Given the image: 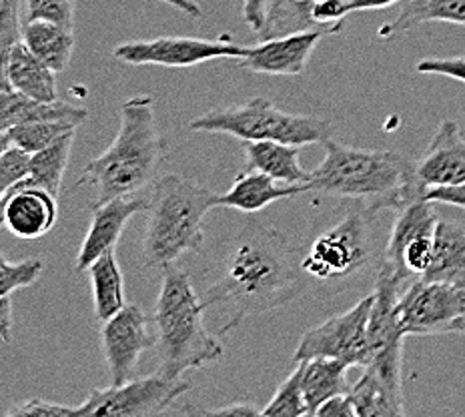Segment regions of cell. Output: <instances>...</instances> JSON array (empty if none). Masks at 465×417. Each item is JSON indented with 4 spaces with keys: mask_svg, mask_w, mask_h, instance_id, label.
<instances>
[{
    "mask_svg": "<svg viewBox=\"0 0 465 417\" xmlns=\"http://www.w3.org/2000/svg\"><path fill=\"white\" fill-rule=\"evenodd\" d=\"M33 153H28L16 144L3 147L0 154V193H6L18 183H23L31 174Z\"/></svg>",
    "mask_w": 465,
    "mask_h": 417,
    "instance_id": "d6a6232c",
    "label": "cell"
},
{
    "mask_svg": "<svg viewBox=\"0 0 465 417\" xmlns=\"http://www.w3.org/2000/svg\"><path fill=\"white\" fill-rule=\"evenodd\" d=\"M465 312V289L445 281L415 279L397 302V322L405 335H441Z\"/></svg>",
    "mask_w": 465,
    "mask_h": 417,
    "instance_id": "30bf717a",
    "label": "cell"
},
{
    "mask_svg": "<svg viewBox=\"0 0 465 417\" xmlns=\"http://www.w3.org/2000/svg\"><path fill=\"white\" fill-rule=\"evenodd\" d=\"M0 332H3V342L8 343L13 339V303L11 295L0 297Z\"/></svg>",
    "mask_w": 465,
    "mask_h": 417,
    "instance_id": "60d3db41",
    "label": "cell"
},
{
    "mask_svg": "<svg viewBox=\"0 0 465 417\" xmlns=\"http://www.w3.org/2000/svg\"><path fill=\"white\" fill-rule=\"evenodd\" d=\"M167 151V139L154 116V99L151 94L131 96L121 106V127L111 147L86 164L74 187L93 185L96 189L93 205L134 197L157 181Z\"/></svg>",
    "mask_w": 465,
    "mask_h": 417,
    "instance_id": "277c9868",
    "label": "cell"
},
{
    "mask_svg": "<svg viewBox=\"0 0 465 417\" xmlns=\"http://www.w3.org/2000/svg\"><path fill=\"white\" fill-rule=\"evenodd\" d=\"M420 185L435 187L465 185V137L455 121H443L433 134L428 151L415 163Z\"/></svg>",
    "mask_w": 465,
    "mask_h": 417,
    "instance_id": "9a60e30c",
    "label": "cell"
},
{
    "mask_svg": "<svg viewBox=\"0 0 465 417\" xmlns=\"http://www.w3.org/2000/svg\"><path fill=\"white\" fill-rule=\"evenodd\" d=\"M191 390L185 377H167L154 373L141 380H129L123 385L106 390H93L84 403L76 407L79 415H109V417H144L167 413L169 407Z\"/></svg>",
    "mask_w": 465,
    "mask_h": 417,
    "instance_id": "9c48e42d",
    "label": "cell"
},
{
    "mask_svg": "<svg viewBox=\"0 0 465 417\" xmlns=\"http://www.w3.org/2000/svg\"><path fill=\"white\" fill-rule=\"evenodd\" d=\"M450 333H463V335H465V312H463V315L458 319V322H455V323L451 325Z\"/></svg>",
    "mask_w": 465,
    "mask_h": 417,
    "instance_id": "ee69618b",
    "label": "cell"
},
{
    "mask_svg": "<svg viewBox=\"0 0 465 417\" xmlns=\"http://www.w3.org/2000/svg\"><path fill=\"white\" fill-rule=\"evenodd\" d=\"M271 0H243V21L255 35L265 26Z\"/></svg>",
    "mask_w": 465,
    "mask_h": 417,
    "instance_id": "74e56055",
    "label": "cell"
},
{
    "mask_svg": "<svg viewBox=\"0 0 465 417\" xmlns=\"http://www.w3.org/2000/svg\"><path fill=\"white\" fill-rule=\"evenodd\" d=\"M74 133L76 131L64 134L63 139L53 143L51 147L35 153L33 163H31V174H28L23 183H18V185L41 187L48 193H53L54 197L61 195L64 171H66V164H69V157L74 143Z\"/></svg>",
    "mask_w": 465,
    "mask_h": 417,
    "instance_id": "83f0119b",
    "label": "cell"
},
{
    "mask_svg": "<svg viewBox=\"0 0 465 417\" xmlns=\"http://www.w3.org/2000/svg\"><path fill=\"white\" fill-rule=\"evenodd\" d=\"M205 312L207 307L185 271L174 265L164 267L154 305L159 373L183 377V373L201 370L225 355L223 343L207 332L203 319Z\"/></svg>",
    "mask_w": 465,
    "mask_h": 417,
    "instance_id": "8992f818",
    "label": "cell"
},
{
    "mask_svg": "<svg viewBox=\"0 0 465 417\" xmlns=\"http://www.w3.org/2000/svg\"><path fill=\"white\" fill-rule=\"evenodd\" d=\"M415 71L420 74H438L448 79L465 83V56L451 58H423L415 65Z\"/></svg>",
    "mask_w": 465,
    "mask_h": 417,
    "instance_id": "d590c367",
    "label": "cell"
},
{
    "mask_svg": "<svg viewBox=\"0 0 465 417\" xmlns=\"http://www.w3.org/2000/svg\"><path fill=\"white\" fill-rule=\"evenodd\" d=\"M380 213L355 201V207L331 213L315 223L303 247L307 287L331 299L375 281L383 257H377L375 225Z\"/></svg>",
    "mask_w": 465,
    "mask_h": 417,
    "instance_id": "3957f363",
    "label": "cell"
},
{
    "mask_svg": "<svg viewBox=\"0 0 465 417\" xmlns=\"http://www.w3.org/2000/svg\"><path fill=\"white\" fill-rule=\"evenodd\" d=\"M91 287H93V307L94 317L101 323L109 322L121 309L127 307V295H124V279L114 251H109L99 257L89 267Z\"/></svg>",
    "mask_w": 465,
    "mask_h": 417,
    "instance_id": "d4e9b609",
    "label": "cell"
},
{
    "mask_svg": "<svg viewBox=\"0 0 465 417\" xmlns=\"http://www.w3.org/2000/svg\"><path fill=\"white\" fill-rule=\"evenodd\" d=\"M58 217L56 197L41 187L15 185L3 193V223L15 237L36 241L51 233Z\"/></svg>",
    "mask_w": 465,
    "mask_h": 417,
    "instance_id": "2e32d148",
    "label": "cell"
},
{
    "mask_svg": "<svg viewBox=\"0 0 465 417\" xmlns=\"http://www.w3.org/2000/svg\"><path fill=\"white\" fill-rule=\"evenodd\" d=\"M425 197L433 203H443V205H453L465 209V185L455 187H435L425 193Z\"/></svg>",
    "mask_w": 465,
    "mask_h": 417,
    "instance_id": "f35d334b",
    "label": "cell"
},
{
    "mask_svg": "<svg viewBox=\"0 0 465 417\" xmlns=\"http://www.w3.org/2000/svg\"><path fill=\"white\" fill-rule=\"evenodd\" d=\"M245 169L261 171L279 183L289 185H303L312 181V173H307L299 163V144H287L279 141H243Z\"/></svg>",
    "mask_w": 465,
    "mask_h": 417,
    "instance_id": "ffe728a7",
    "label": "cell"
},
{
    "mask_svg": "<svg viewBox=\"0 0 465 417\" xmlns=\"http://www.w3.org/2000/svg\"><path fill=\"white\" fill-rule=\"evenodd\" d=\"M349 397L357 417H400L405 415L403 393L393 392L380 377L363 370L361 377L349 387Z\"/></svg>",
    "mask_w": 465,
    "mask_h": 417,
    "instance_id": "484cf974",
    "label": "cell"
},
{
    "mask_svg": "<svg viewBox=\"0 0 465 417\" xmlns=\"http://www.w3.org/2000/svg\"><path fill=\"white\" fill-rule=\"evenodd\" d=\"M400 3V0H349V15L363 13V11H381Z\"/></svg>",
    "mask_w": 465,
    "mask_h": 417,
    "instance_id": "b9f144b4",
    "label": "cell"
},
{
    "mask_svg": "<svg viewBox=\"0 0 465 417\" xmlns=\"http://www.w3.org/2000/svg\"><path fill=\"white\" fill-rule=\"evenodd\" d=\"M3 86H13L31 99L56 101V73L46 66L23 41L3 53Z\"/></svg>",
    "mask_w": 465,
    "mask_h": 417,
    "instance_id": "e0dca14e",
    "label": "cell"
},
{
    "mask_svg": "<svg viewBox=\"0 0 465 417\" xmlns=\"http://www.w3.org/2000/svg\"><path fill=\"white\" fill-rule=\"evenodd\" d=\"M249 55V46L232 45L229 38L207 41V38L191 36H159L151 41L123 43L113 51L116 61L133 66L153 65L169 66V69H189L217 58H243Z\"/></svg>",
    "mask_w": 465,
    "mask_h": 417,
    "instance_id": "8fae6325",
    "label": "cell"
},
{
    "mask_svg": "<svg viewBox=\"0 0 465 417\" xmlns=\"http://www.w3.org/2000/svg\"><path fill=\"white\" fill-rule=\"evenodd\" d=\"M261 415L265 417H302L309 415L307 403L303 397V387H302V365L297 363L287 380L277 387L275 395L271 397L267 407L261 410Z\"/></svg>",
    "mask_w": 465,
    "mask_h": 417,
    "instance_id": "f546056e",
    "label": "cell"
},
{
    "mask_svg": "<svg viewBox=\"0 0 465 417\" xmlns=\"http://www.w3.org/2000/svg\"><path fill=\"white\" fill-rule=\"evenodd\" d=\"M193 133H221L239 141H279L287 144H315L331 139V123L317 116L293 114L279 109L265 96L245 104L203 113L189 123Z\"/></svg>",
    "mask_w": 465,
    "mask_h": 417,
    "instance_id": "52a82bcc",
    "label": "cell"
},
{
    "mask_svg": "<svg viewBox=\"0 0 465 417\" xmlns=\"http://www.w3.org/2000/svg\"><path fill=\"white\" fill-rule=\"evenodd\" d=\"M187 413H203V415H237V417H249V415H261V410L257 405L253 403H241V402H235L231 405H223V407H217V410H201V412H195V410H189Z\"/></svg>",
    "mask_w": 465,
    "mask_h": 417,
    "instance_id": "ab89813d",
    "label": "cell"
},
{
    "mask_svg": "<svg viewBox=\"0 0 465 417\" xmlns=\"http://www.w3.org/2000/svg\"><path fill=\"white\" fill-rule=\"evenodd\" d=\"M23 5L25 0H0V41L3 43H15L23 36Z\"/></svg>",
    "mask_w": 465,
    "mask_h": 417,
    "instance_id": "836d02e7",
    "label": "cell"
},
{
    "mask_svg": "<svg viewBox=\"0 0 465 417\" xmlns=\"http://www.w3.org/2000/svg\"><path fill=\"white\" fill-rule=\"evenodd\" d=\"M149 197H116L111 201H104L101 205H93V217L91 227L86 231L83 245L79 249V257H76L74 271L83 273L89 271V267L96 259L103 257L109 251H114L119 245L121 235L127 223L141 211H147Z\"/></svg>",
    "mask_w": 465,
    "mask_h": 417,
    "instance_id": "4fadbf2b",
    "label": "cell"
},
{
    "mask_svg": "<svg viewBox=\"0 0 465 417\" xmlns=\"http://www.w3.org/2000/svg\"><path fill=\"white\" fill-rule=\"evenodd\" d=\"M23 43L54 73H64L74 51V28L51 21H25Z\"/></svg>",
    "mask_w": 465,
    "mask_h": 417,
    "instance_id": "603a6c76",
    "label": "cell"
},
{
    "mask_svg": "<svg viewBox=\"0 0 465 417\" xmlns=\"http://www.w3.org/2000/svg\"><path fill=\"white\" fill-rule=\"evenodd\" d=\"M302 257L303 247L291 243L281 231L247 223L231 239L203 297L207 309L219 303L229 307V322L219 333H229L249 317L273 312L302 295L307 287Z\"/></svg>",
    "mask_w": 465,
    "mask_h": 417,
    "instance_id": "6da1fadb",
    "label": "cell"
},
{
    "mask_svg": "<svg viewBox=\"0 0 465 417\" xmlns=\"http://www.w3.org/2000/svg\"><path fill=\"white\" fill-rule=\"evenodd\" d=\"M425 23L465 26V0H407L400 15L380 28V38L400 36Z\"/></svg>",
    "mask_w": 465,
    "mask_h": 417,
    "instance_id": "cb8c5ba5",
    "label": "cell"
},
{
    "mask_svg": "<svg viewBox=\"0 0 465 417\" xmlns=\"http://www.w3.org/2000/svg\"><path fill=\"white\" fill-rule=\"evenodd\" d=\"M373 293L360 299L347 312L329 317L302 337L293 360L295 363L313 357H331L349 367H365L370 363V317Z\"/></svg>",
    "mask_w": 465,
    "mask_h": 417,
    "instance_id": "ba28073f",
    "label": "cell"
},
{
    "mask_svg": "<svg viewBox=\"0 0 465 417\" xmlns=\"http://www.w3.org/2000/svg\"><path fill=\"white\" fill-rule=\"evenodd\" d=\"M0 133L13 129L15 124L41 121H66L81 127L89 116L84 106L58 99L51 103L36 101L15 91L13 86H0Z\"/></svg>",
    "mask_w": 465,
    "mask_h": 417,
    "instance_id": "d6986e66",
    "label": "cell"
},
{
    "mask_svg": "<svg viewBox=\"0 0 465 417\" xmlns=\"http://www.w3.org/2000/svg\"><path fill=\"white\" fill-rule=\"evenodd\" d=\"M45 263L41 259H25L11 263L8 257L0 255V297L11 295L16 289L35 285L43 275Z\"/></svg>",
    "mask_w": 465,
    "mask_h": 417,
    "instance_id": "4dcf8cb0",
    "label": "cell"
},
{
    "mask_svg": "<svg viewBox=\"0 0 465 417\" xmlns=\"http://www.w3.org/2000/svg\"><path fill=\"white\" fill-rule=\"evenodd\" d=\"M319 3L322 0H271L267 21L265 26L261 28L259 38L261 41H267V38L287 36L295 33L322 31L313 16V11Z\"/></svg>",
    "mask_w": 465,
    "mask_h": 417,
    "instance_id": "4316f807",
    "label": "cell"
},
{
    "mask_svg": "<svg viewBox=\"0 0 465 417\" xmlns=\"http://www.w3.org/2000/svg\"><path fill=\"white\" fill-rule=\"evenodd\" d=\"M325 157L312 171L309 193L322 199L360 201L373 211H400L425 195L415 163L405 154L380 149H357L327 139Z\"/></svg>",
    "mask_w": 465,
    "mask_h": 417,
    "instance_id": "7a4b0ae2",
    "label": "cell"
},
{
    "mask_svg": "<svg viewBox=\"0 0 465 417\" xmlns=\"http://www.w3.org/2000/svg\"><path fill=\"white\" fill-rule=\"evenodd\" d=\"M325 35V31H307L267 38L263 43L249 46V55L239 58V66L257 74L299 76L307 69L309 58Z\"/></svg>",
    "mask_w": 465,
    "mask_h": 417,
    "instance_id": "5bb4252c",
    "label": "cell"
},
{
    "mask_svg": "<svg viewBox=\"0 0 465 417\" xmlns=\"http://www.w3.org/2000/svg\"><path fill=\"white\" fill-rule=\"evenodd\" d=\"M79 127L66 121H41V123H25L15 124L13 129H8L0 137L3 147L8 144H16L28 153H38L46 147H51L53 143L63 139L64 134L76 131Z\"/></svg>",
    "mask_w": 465,
    "mask_h": 417,
    "instance_id": "f1b7e54d",
    "label": "cell"
},
{
    "mask_svg": "<svg viewBox=\"0 0 465 417\" xmlns=\"http://www.w3.org/2000/svg\"><path fill=\"white\" fill-rule=\"evenodd\" d=\"M307 193L309 183L289 185V183H279L261 171L243 169L227 193H219V207L241 213H259L273 205L275 201L307 195Z\"/></svg>",
    "mask_w": 465,
    "mask_h": 417,
    "instance_id": "ac0fdd59",
    "label": "cell"
},
{
    "mask_svg": "<svg viewBox=\"0 0 465 417\" xmlns=\"http://www.w3.org/2000/svg\"><path fill=\"white\" fill-rule=\"evenodd\" d=\"M76 0H25V21H51L74 28Z\"/></svg>",
    "mask_w": 465,
    "mask_h": 417,
    "instance_id": "1f68e13d",
    "label": "cell"
},
{
    "mask_svg": "<svg viewBox=\"0 0 465 417\" xmlns=\"http://www.w3.org/2000/svg\"><path fill=\"white\" fill-rule=\"evenodd\" d=\"M159 3H164V5L173 6V8H177V11L185 15V16H193V18L203 16L201 6L195 3V0H159Z\"/></svg>",
    "mask_w": 465,
    "mask_h": 417,
    "instance_id": "7bdbcfd3",
    "label": "cell"
},
{
    "mask_svg": "<svg viewBox=\"0 0 465 417\" xmlns=\"http://www.w3.org/2000/svg\"><path fill=\"white\" fill-rule=\"evenodd\" d=\"M423 279L445 281L465 289V227L458 221L440 219L433 263Z\"/></svg>",
    "mask_w": 465,
    "mask_h": 417,
    "instance_id": "44dd1931",
    "label": "cell"
},
{
    "mask_svg": "<svg viewBox=\"0 0 465 417\" xmlns=\"http://www.w3.org/2000/svg\"><path fill=\"white\" fill-rule=\"evenodd\" d=\"M219 207V193L183 174H163L153 183L143 233V267L164 269L205 243V219Z\"/></svg>",
    "mask_w": 465,
    "mask_h": 417,
    "instance_id": "5b68a950",
    "label": "cell"
},
{
    "mask_svg": "<svg viewBox=\"0 0 465 417\" xmlns=\"http://www.w3.org/2000/svg\"><path fill=\"white\" fill-rule=\"evenodd\" d=\"M154 337L149 332V319L143 309L129 303L119 313L103 323L101 345L106 367H109L111 383H127L137 370L141 355L149 347H154Z\"/></svg>",
    "mask_w": 465,
    "mask_h": 417,
    "instance_id": "7c38bea8",
    "label": "cell"
},
{
    "mask_svg": "<svg viewBox=\"0 0 465 417\" xmlns=\"http://www.w3.org/2000/svg\"><path fill=\"white\" fill-rule=\"evenodd\" d=\"M315 417H357L355 405L351 402V397H349V392L333 395L331 400H327L319 407Z\"/></svg>",
    "mask_w": 465,
    "mask_h": 417,
    "instance_id": "8d00e7d4",
    "label": "cell"
},
{
    "mask_svg": "<svg viewBox=\"0 0 465 417\" xmlns=\"http://www.w3.org/2000/svg\"><path fill=\"white\" fill-rule=\"evenodd\" d=\"M76 407H69L56 402L45 400H28L21 405L13 407L6 417H74Z\"/></svg>",
    "mask_w": 465,
    "mask_h": 417,
    "instance_id": "e575fe53",
    "label": "cell"
},
{
    "mask_svg": "<svg viewBox=\"0 0 465 417\" xmlns=\"http://www.w3.org/2000/svg\"><path fill=\"white\" fill-rule=\"evenodd\" d=\"M302 365V387L309 415H315L319 407L333 395L347 393V372L349 365L331 360V357H313V360L299 362Z\"/></svg>",
    "mask_w": 465,
    "mask_h": 417,
    "instance_id": "7402d4cb",
    "label": "cell"
}]
</instances>
